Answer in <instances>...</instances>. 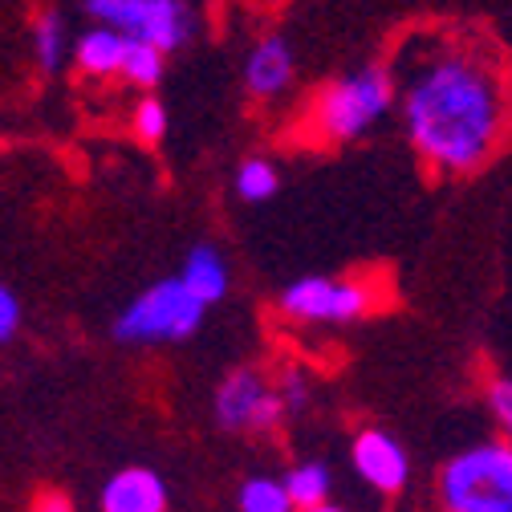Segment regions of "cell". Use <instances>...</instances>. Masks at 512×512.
I'll return each instance as SVG.
<instances>
[{
  "label": "cell",
  "mask_w": 512,
  "mask_h": 512,
  "mask_svg": "<svg viewBox=\"0 0 512 512\" xmlns=\"http://www.w3.org/2000/svg\"><path fill=\"white\" fill-rule=\"evenodd\" d=\"M204 309L196 297L183 289L179 277L151 285L147 293H139L131 305L118 313L114 322V338L131 342V346H151V342H183L200 330Z\"/></svg>",
  "instance_id": "277c9868"
},
{
  "label": "cell",
  "mask_w": 512,
  "mask_h": 512,
  "mask_svg": "<svg viewBox=\"0 0 512 512\" xmlns=\"http://www.w3.org/2000/svg\"><path fill=\"white\" fill-rule=\"evenodd\" d=\"M86 13L126 41L159 49L163 57L183 49L196 33V13L187 0H86Z\"/></svg>",
  "instance_id": "5b68a950"
},
{
  "label": "cell",
  "mask_w": 512,
  "mask_h": 512,
  "mask_svg": "<svg viewBox=\"0 0 512 512\" xmlns=\"http://www.w3.org/2000/svg\"><path fill=\"white\" fill-rule=\"evenodd\" d=\"M122 49H126V37H122V33H114V29H106V25H94V29H86V33L78 37L74 61H78L86 74H94V78H110V74H118V66H122Z\"/></svg>",
  "instance_id": "7c38bea8"
},
{
  "label": "cell",
  "mask_w": 512,
  "mask_h": 512,
  "mask_svg": "<svg viewBox=\"0 0 512 512\" xmlns=\"http://www.w3.org/2000/svg\"><path fill=\"white\" fill-rule=\"evenodd\" d=\"M281 191V175L269 159H244L236 171V196L244 204H265Z\"/></svg>",
  "instance_id": "5bb4252c"
},
{
  "label": "cell",
  "mask_w": 512,
  "mask_h": 512,
  "mask_svg": "<svg viewBox=\"0 0 512 512\" xmlns=\"http://www.w3.org/2000/svg\"><path fill=\"white\" fill-rule=\"evenodd\" d=\"M33 53H37V66L45 74H57L61 61H66V21L57 13H41L33 25Z\"/></svg>",
  "instance_id": "2e32d148"
},
{
  "label": "cell",
  "mask_w": 512,
  "mask_h": 512,
  "mask_svg": "<svg viewBox=\"0 0 512 512\" xmlns=\"http://www.w3.org/2000/svg\"><path fill=\"white\" fill-rule=\"evenodd\" d=\"M216 419L228 431H273L285 419L277 391L261 370H232L216 391Z\"/></svg>",
  "instance_id": "52a82bcc"
},
{
  "label": "cell",
  "mask_w": 512,
  "mask_h": 512,
  "mask_svg": "<svg viewBox=\"0 0 512 512\" xmlns=\"http://www.w3.org/2000/svg\"><path fill=\"white\" fill-rule=\"evenodd\" d=\"M391 102H395V78L382 66H366V70H354V74L338 78L334 86H326V94L317 98L313 122L326 139L350 143V139L366 135L370 126L391 110Z\"/></svg>",
  "instance_id": "3957f363"
},
{
  "label": "cell",
  "mask_w": 512,
  "mask_h": 512,
  "mask_svg": "<svg viewBox=\"0 0 512 512\" xmlns=\"http://www.w3.org/2000/svg\"><path fill=\"white\" fill-rule=\"evenodd\" d=\"M179 281H183V289L196 297L200 305H216L228 293V265H224V256L212 244H196L187 252Z\"/></svg>",
  "instance_id": "8fae6325"
},
{
  "label": "cell",
  "mask_w": 512,
  "mask_h": 512,
  "mask_svg": "<svg viewBox=\"0 0 512 512\" xmlns=\"http://www.w3.org/2000/svg\"><path fill=\"white\" fill-rule=\"evenodd\" d=\"M135 135H139L143 143H159V139L167 135V110H163V102L143 98V102L135 106Z\"/></svg>",
  "instance_id": "ac0fdd59"
},
{
  "label": "cell",
  "mask_w": 512,
  "mask_h": 512,
  "mask_svg": "<svg viewBox=\"0 0 512 512\" xmlns=\"http://www.w3.org/2000/svg\"><path fill=\"white\" fill-rule=\"evenodd\" d=\"M309 512H346V508H338V504L326 500V504H317V508H309Z\"/></svg>",
  "instance_id": "603a6c76"
},
{
  "label": "cell",
  "mask_w": 512,
  "mask_h": 512,
  "mask_svg": "<svg viewBox=\"0 0 512 512\" xmlns=\"http://www.w3.org/2000/svg\"><path fill=\"white\" fill-rule=\"evenodd\" d=\"M33 512H70V504L61 500V496H45V500H41Z\"/></svg>",
  "instance_id": "7402d4cb"
},
{
  "label": "cell",
  "mask_w": 512,
  "mask_h": 512,
  "mask_svg": "<svg viewBox=\"0 0 512 512\" xmlns=\"http://www.w3.org/2000/svg\"><path fill=\"white\" fill-rule=\"evenodd\" d=\"M488 411H492V419H496L500 427L512 423V382H508L504 374L492 378V387H488Z\"/></svg>",
  "instance_id": "ffe728a7"
},
{
  "label": "cell",
  "mask_w": 512,
  "mask_h": 512,
  "mask_svg": "<svg viewBox=\"0 0 512 512\" xmlns=\"http://www.w3.org/2000/svg\"><path fill=\"white\" fill-rule=\"evenodd\" d=\"M297 74V57L285 37H261L244 57V86L252 98H281Z\"/></svg>",
  "instance_id": "9c48e42d"
},
{
  "label": "cell",
  "mask_w": 512,
  "mask_h": 512,
  "mask_svg": "<svg viewBox=\"0 0 512 512\" xmlns=\"http://www.w3.org/2000/svg\"><path fill=\"white\" fill-rule=\"evenodd\" d=\"M102 512H167V484L151 468H122L102 488Z\"/></svg>",
  "instance_id": "30bf717a"
},
{
  "label": "cell",
  "mask_w": 512,
  "mask_h": 512,
  "mask_svg": "<svg viewBox=\"0 0 512 512\" xmlns=\"http://www.w3.org/2000/svg\"><path fill=\"white\" fill-rule=\"evenodd\" d=\"M374 305L370 285L338 277H305L281 293V313L293 322H358Z\"/></svg>",
  "instance_id": "8992f818"
},
{
  "label": "cell",
  "mask_w": 512,
  "mask_h": 512,
  "mask_svg": "<svg viewBox=\"0 0 512 512\" xmlns=\"http://www.w3.org/2000/svg\"><path fill=\"white\" fill-rule=\"evenodd\" d=\"M21 326V301L13 297L9 285H0V342H9Z\"/></svg>",
  "instance_id": "44dd1931"
},
{
  "label": "cell",
  "mask_w": 512,
  "mask_h": 512,
  "mask_svg": "<svg viewBox=\"0 0 512 512\" xmlns=\"http://www.w3.org/2000/svg\"><path fill=\"white\" fill-rule=\"evenodd\" d=\"M354 472L374 488V492H403L411 476V460L403 452V443L387 431H358L354 439Z\"/></svg>",
  "instance_id": "ba28073f"
},
{
  "label": "cell",
  "mask_w": 512,
  "mask_h": 512,
  "mask_svg": "<svg viewBox=\"0 0 512 512\" xmlns=\"http://www.w3.org/2000/svg\"><path fill=\"white\" fill-rule=\"evenodd\" d=\"M447 512H512V447L504 439L460 452L439 476Z\"/></svg>",
  "instance_id": "7a4b0ae2"
},
{
  "label": "cell",
  "mask_w": 512,
  "mask_h": 512,
  "mask_svg": "<svg viewBox=\"0 0 512 512\" xmlns=\"http://www.w3.org/2000/svg\"><path fill=\"white\" fill-rule=\"evenodd\" d=\"M118 74L131 82V86H139V90H151V86L163 82V53L151 49V45H143V41H126Z\"/></svg>",
  "instance_id": "9a60e30c"
},
{
  "label": "cell",
  "mask_w": 512,
  "mask_h": 512,
  "mask_svg": "<svg viewBox=\"0 0 512 512\" xmlns=\"http://www.w3.org/2000/svg\"><path fill=\"white\" fill-rule=\"evenodd\" d=\"M277 399H281L285 415H289V411H301V407L309 403V382H305V374H301V370H285V378H281V391H277Z\"/></svg>",
  "instance_id": "d6986e66"
},
{
  "label": "cell",
  "mask_w": 512,
  "mask_h": 512,
  "mask_svg": "<svg viewBox=\"0 0 512 512\" xmlns=\"http://www.w3.org/2000/svg\"><path fill=\"white\" fill-rule=\"evenodd\" d=\"M236 504H240V512H293L281 480H273V476H248L240 484Z\"/></svg>",
  "instance_id": "e0dca14e"
},
{
  "label": "cell",
  "mask_w": 512,
  "mask_h": 512,
  "mask_svg": "<svg viewBox=\"0 0 512 512\" xmlns=\"http://www.w3.org/2000/svg\"><path fill=\"white\" fill-rule=\"evenodd\" d=\"M330 468L326 464H317V460H305V464H297L285 480H281V488H285V496H289V504L297 508V512H309V508H317V504H326L330 500Z\"/></svg>",
  "instance_id": "4fadbf2b"
},
{
  "label": "cell",
  "mask_w": 512,
  "mask_h": 512,
  "mask_svg": "<svg viewBox=\"0 0 512 512\" xmlns=\"http://www.w3.org/2000/svg\"><path fill=\"white\" fill-rule=\"evenodd\" d=\"M403 122L415 151L443 171H476L504 135V94L488 61L468 49L423 57L407 90Z\"/></svg>",
  "instance_id": "6da1fadb"
}]
</instances>
